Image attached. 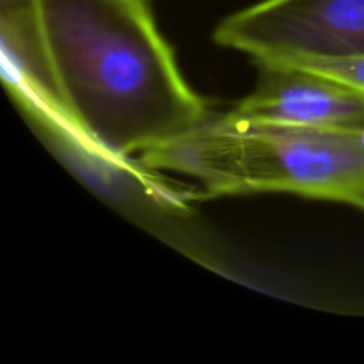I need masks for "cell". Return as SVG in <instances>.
<instances>
[{
  "label": "cell",
  "mask_w": 364,
  "mask_h": 364,
  "mask_svg": "<svg viewBox=\"0 0 364 364\" xmlns=\"http://www.w3.org/2000/svg\"><path fill=\"white\" fill-rule=\"evenodd\" d=\"M34 13L60 96L100 166L132 169L134 155L212 119L148 0H34Z\"/></svg>",
  "instance_id": "cell-1"
},
{
  "label": "cell",
  "mask_w": 364,
  "mask_h": 364,
  "mask_svg": "<svg viewBox=\"0 0 364 364\" xmlns=\"http://www.w3.org/2000/svg\"><path fill=\"white\" fill-rule=\"evenodd\" d=\"M144 169L196 180L212 196L295 194L364 210V130L212 117L141 155Z\"/></svg>",
  "instance_id": "cell-2"
},
{
  "label": "cell",
  "mask_w": 364,
  "mask_h": 364,
  "mask_svg": "<svg viewBox=\"0 0 364 364\" xmlns=\"http://www.w3.org/2000/svg\"><path fill=\"white\" fill-rule=\"evenodd\" d=\"M213 38L256 63L364 57V0H262L228 16Z\"/></svg>",
  "instance_id": "cell-3"
},
{
  "label": "cell",
  "mask_w": 364,
  "mask_h": 364,
  "mask_svg": "<svg viewBox=\"0 0 364 364\" xmlns=\"http://www.w3.org/2000/svg\"><path fill=\"white\" fill-rule=\"evenodd\" d=\"M256 64L259 75L255 91L224 114V119L364 130V89L291 64Z\"/></svg>",
  "instance_id": "cell-4"
},
{
  "label": "cell",
  "mask_w": 364,
  "mask_h": 364,
  "mask_svg": "<svg viewBox=\"0 0 364 364\" xmlns=\"http://www.w3.org/2000/svg\"><path fill=\"white\" fill-rule=\"evenodd\" d=\"M281 64L306 68L316 73L327 75L336 80L358 85L364 89V57H350V59H322V57H297V59L281 60Z\"/></svg>",
  "instance_id": "cell-5"
}]
</instances>
